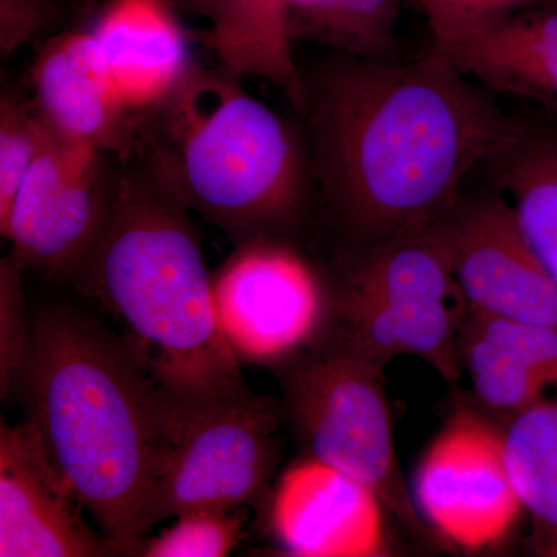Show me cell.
Returning <instances> with one entry per match:
<instances>
[{
	"label": "cell",
	"instance_id": "6da1fadb",
	"mask_svg": "<svg viewBox=\"0 0 557 557\" xmlns=\"http://www.w3.org/2000/svg\"><path fill=\"white\" fill-rule=\"evenodd\" d=\"M302 81L313 178L361 248L445 219L520 129L434 51L410 64L333 53Z\"/></svg>",
	"mask_w": 557,
	"mask_h": 557
},
{
	"label": "cell",
	"instance_id": "7a4b0ae2",
	"mask_svg": "<svg viewBox=\"0 0 557 557\" xmlns=\"http://www.w3.org/2000/svg\"><path fill=\"white\" fill-rule=\"evenodd\" d=\"M25 421L116 553L141 555L163 397L123 341L76 311L30 322L16 384Z\"/></svg>",
	"mask_w": 557,
	"mask_h": 557
},
{
	"label": "cell",
	"instance_id": "3957f363",
	"mask_svg": "<svg viewBox=\"0 0 557 557\" xmlns=\"http://www.w3.org/2000/svg\"><path fill=\"white\" fill-rule=\"evenodd\" d=\"M73 284L119 325L170 405L196 408L249 392L220 329L190 211L139 161L120 163L108 222Z\"/></svg>",
	"mask_w": 557,
	"mask_h": 557
},
{
	"label": "cell",
	"instance_id": "277c9868",
	"mask_svg": "<svg viewBox=\"0 0 557 557\" xmlns=\"http://www.w3.org/2000/svg\"><path fill=\"white\" fill-rule=\"evenodd\" d=\"M134 160L236 245L284 237L302 218L313 177L287 121L220 65H194L143 119Z\"/></svg>",
	"mask_w": 557,
	"mask_h": 557
},
{
	"label": "cell",
	"instance_id": "5b68a950",
	"mask_svg": "<svg viewBox=\"0 0 557 557\" xmlns=\"http://www.w3.org/2000/svg\"><path fill=\"white\" fill-rule=\"evenodd\" d=\"M281 370L284 416L304 456L372 487L413 536L423 533L395 449L384 370L321 341Z\"/></svg>",
	"mask_w": 557,
	"mask_h": 557
},
{
	"label": "cell",
	"instance_id": "8992f818",
	"mask_svg": "<svg viewBox=\"0 0 557 557\" xmlns=\"http://www.w3.org/2000/svg\"><path fill=\"white\" fill-rule=\"evenodd\" d=\"M284 409L251 391L177 408L163 398L149 525L200 508H242L267 486L278 457Z\"/></svg>",
	"mask_w": 557,
	"mask_h": 557
},
{
	"label": "cell",
	"instance_id": "52a82bcc",
	"mask_svg": "<svg viewBox=\"0 0 557 557\" xmlns=\"http://www.w3.org/2000/svg\"><path fill=\"white\" fill-rule=\"evenodd\" d=\"M215 313L237 361L282 368L324 339L332 287L284 237L237 245L212 277Z\"/></svg>",
	"mask_w": 557,
	"mask_h": 557
},
{
	"label": "cell",
	"instance_id": "ba28073f",
	"mask_svg": "<svg viewBox=\"0 0 557 557\" xmlns=\"http://www.w3.org/2000/svg\"><path fill=\"white\" fill-rule=\"evenodd\" d=\"M109 159L47 127L42 149L9 218L0 223L3 239L13 245L10 256L22 270L73 282L100 239L115 199L120 170L113 171Z\"/></svg>",
	"mask_w": 557,
	"mask_h": 557
},
{
	"label": "cell",
	"instance_id": "9c48e42d",
	"mask_svg": "<svg viewBox=\"0 0 557 557\" xmlns=\"http://www.w3.org/2000/svg\"><path fill=\"white\" fill-rule=\"evenodd\" d=\"M410 494L424 527L461 552L497 547L525 515L504 428L469 408L454 410L429 443Z\"/></svg>",
	"mask_w": 557,
	"mask_h": 557
},
{
	"label": "cell",
	"instance_id": "30bf717a",
	"mask_svg": "<svg viewBox=\"0 0 557 557\" xmlns=\"http://www.w3.org/2000/svg\"><path fill=\"white\" fill-rule=\"evenodd\" d=\"M443 230L469 313L557 330V284L528 247L500 194L458 201Z\"/></svg>",
	"mask_w": 557,
	"mask_h": 557
},
{
	"label": "cell",
	"instance_id": "8fae6325",
	"mask_svg": "<svg viewBox=\"0 0 557 557\" xmlns=\"http://www.w3.org/2000/svg\"><path fill=\"white\" fill-rule=\"evenodd\" d=\"M388 516L372 487L304 456L282 472L269 525L289 556L381 557L392 555Z\"/></svg>",
	"mask_w": 557,
	"mask_h": 557
},
{
	"label": "cell",
	"instance_id": "7c38bea8",
	"mask_svg": "<svg viewBox=\"0 0 557 557\" xmlns=\"http://www.w3.org/2000/svg\"><path fill=\"white\" fill-rule=\"evenodd\" d=\"M78 496L62 478L35 429H0V556H116L87 525Z\"/></svg>",
	"mask_w": 557,
	"mask_h": 557
},
{
	"label": "cell",
	"instance_id": "4fadbf2b",
	"mask_svg": "<svg viewBox=\"0 0 557 557\" xmlns=\"http://www.w3.org/2000/svg\"><path fill=\"white\" fill-rule=\"evenodd\" d=\"M32 86L33 104L51 132L116 163L135 159L141 120L127 109L89 30L51 36L33 62Z\"/></svg>",
	"mask_w": 557,
	"mask_h": 557
},
{
	"label": "cell",
	"instance_id": "5bb4252c",
	"mask_svg": "<svg viewBox=\"0 0 557 557\" xmlns=\"http://www.w3.org/2000/svg\"><path fill=\"white\" fill-rule=\"evenodd\" d=\"M174 0H102L90 33L127 109L159 110L196 62Z\"/></svg>",
	"mask_w": 557,
	"mask_h": 557
},
{
	"label": "cell",
	"instance_id": "9a60e30c",
	"mask_svg": "<svg viewBox=\"0 0 557 557\" xmlns=\"http://www.w3.org/2000/svg\"><path fill=\"white\" fill-rule=\"evenodd\" d=\"M465 318L467 307L460 300L362 299L332 293L327 338L383 370L392 359L409 355L423 359L442 379L457 381L463 372Z\"/></svg>",
	"mask_w": 557,
	"mask_h": 557
},
{
	"label": "cell",
	"instance_id": "2e32d148",
	"mask_svg": "<svg viewBox=\"0 0 557 557\" xmlns=\"http://www.w3.org/2000/svg\"><path fill=\"white\" fill-rule=\"evenodd\" d=\"M437 54L468 78L557 113V5L523 11Z\"/></svg>",
	"mask_w": 557,
	"mask_h": 557
},
{
	"label": "cell",
	"instance_id": "e0dca14e",
	"mask_svg": "<svg viewBox=\"0 0 557 557\" xmlns=\"http://www.w3.org/2000/svg\"><path fill=\"white\" fill-rule=\"evenodd\" d=\"M178 10L208 24L207 42L220 67L239 78L270 81L296 108L304 97L302 70L285 32L284 0H174Z\"/></svg>",
	"mask_w": 557,
	"mask_h": 557
},
{
	"label": "cell",
	"instance_id": "ac0fdd59",
	"mask_svg": "<svg viewBox=\"0 0 557 557\" xmlns=\"http://www.w3.org/2000/svg\"><path fill=\"white\" fill-rule=\"evenodd\" d=\"M498 160L500 196L528 247L557 284V126H520Z\"/></svg>",
	"mask_w": 557,
	"mask_h": 557
},
{
	"label": "cell",
	"instance_id": "d6986e66",
	"mask_svg": "<svg viewBox=\"0 0 557 557\" xmlns=\"http://www.w3.org/2000/svg\"><path fill=\"white\" fill-rule=\"evenodd\" d=\"M509 472L530 519L534 555L557 557V399L507 421Z\"/></svg>",
	"mask_w": 557,
	"mask_h": 557
},
{
	"label": "cell",
	"instance_id": "ffe728a7",
	"mask_svg": "<svg viewBox=\"0 0 557 557\" xmlns=\"http://www.w3.org/2000/svg\"><path fill=\"white\" fill-rule=\"evenodd\" d=\"M403 0H284L289 42L358 60L388 61Z\"/></svg>",
	"mask_w": 557,
	"mask_h": 557
},
{
	"label": "cell",
	"instance_id": "44dd1931",
	"mask_svg": "<svg viewBox=\"0 0 557 557\" xmlns=\"http://www.w3.org/2000/svg\"><path fill=\"white\" fill-rule=\"evenodd\" d=\"M242 508H200L183 512L174 525L145 542L139 556H228L239 544L247 519Z\"/></svg>",
	"mask_w": 557,
	"mask_h": 557
},
{
	"label": "cell",
	"instance_id": "7402d4cb",
	"mask_svg": "<svg viewBox=\"0 0 557 557\" xmlns=\"http://www.w3.org/2000/svg\"><path fill=\"white\" fill-rule=\"evenodd\" d=\"M47 127L33 101L3 94L0 101V223L46 141Z\"/></svg>",
	"mask_w": 557,
	"mask_h": 557
},
{
	"label": "cell",
	"instance_id": "603a6c76",
	"mask_svg": "<svg viewBox=\"0 0 557 557\" xmlns=\"http://www.w3.org/2000/svg\"><path fill=\"white\" fill-rule=\"evenodd\" d=\"M431 33V50L445 53L465 39L523 11L557 0H413Z\"/></svg>",
	"mask_w": 557,
	"mask_h": 557
},
{
	"label": "cell",
	"instance_id": "cb8c5ba5",
	"mask_svg": "<svg viewBox=\"0 0 557 557\" xmlns=\"http://www.w3.org/2000/svg\"><path fill=\"white\" fill-rule=\"evenodd\" d=\"M21 267L5 258L0 265V381L2 397L16 384L27 350L30 322L25 321L21 289Z\"/></svg>",
	"mask_w": 557,
	"mask_h": 557
},
{
	"label": "cell",
	"instance_id": "d4e9b609",
	"mask_svg": "<svg viewBox=\"0 0 557 557\" xmlns=\"http://www.w3.org/2000/svg\"><path fill=\"white\" fill-rule=\"evenodd\" d=\"M58 0H0V50L3 57L32 42L58 20Z\"/></svg>",
	"mask_w": 557,
	"mask_h": 557
}]
</instances>
